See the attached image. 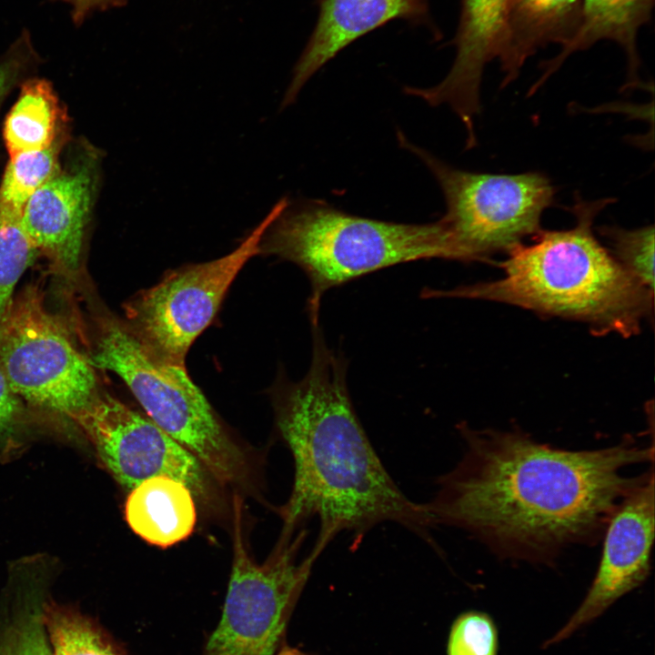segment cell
<instances>
[{"label": "cell", "mask_w": 655, "mask_h": 655, "mask_svg": "<svg viewBox=\"0 0 655 655\" xmlns=\"http://www.w3.org/2000/svg\"><path fill=\"white\" fill-rule=\"evenodd\" d=\"M464 451L422 503L436 528L465 531L503 559L551 564L570 546L593 545L654 461V444L624 437L586 450L556 448L520 429H475L459 423Z\"/></svg>", "instance_id": "1"}, {"label": "cell", "mask_w": 655, "mask_h": 655, "mask_svg": "<svg viewBox=\"0 0 655 655\" xmlns=\"http://www.w3.org/2000/svg\"><path fill=\"white\" fill-rule=\"evenodd\" d=\"M312 326V358L307 375L283 388L277 424L294 460V482L278 509L283 533L310 519L318 532L310 553L317 559L341 532L358 546L383 522L398 524L434 547V529L423 504L409 499L384 467L352 404L347 362Z\"/></svg>", "instance_id": "2"}, {"label": "cell", "mask_w": 655, "mask_h": 655, "mask_svg": "<svg viewBox=\"0 0 655 655\" xmlns=\"http://www.w3.org/2000/svg\"><path fill=\"white\" fill-rule=\"evenodd\" d=\"M611 198L586 201L570 208L575 225L541 230L530 245L520 244L499 263L503 277L426 297L492 300L536 313L587 324L596 335L628 338L653 317L654 292L633 278L595 237L593 222Z\"/></svg>", "instance_id": "3"}, {"label": "cell", "mask_w": 655, "mask_h": 655, "mask_svg": "<svg viewBox=\"0 0 655 655\" xmlns=\"http://www.w3.org/2000/svg\"><path fill=\"white\" fill-rule=\"evenodd\" d=\"M259 254L297 265L311 285L307 309L319 323L326 291L390 266L428 258L455 259L440 221L404 224L348 214L321 200L289 199L274 205Z\"/></svg>", "instance_id": "4"}, {"label": "cell", "mask_w": 655, "mask_h": 655, "mask_svg": "<svg viewBox=\"0 0 655 655\" xmlns=\"http://www.w3.org/2000/svg\"><path fill=\"white\" fill-rule=\"evenodd\" d=\"M94 368L116 373L156 425L189 451L223 483L246 473L242 452L216 417L185 365L155 352L122 319L105 312L95 318Z\"/></svg>", "instance_id": "5"}, {"label": "cell", "mask_w": 655, "mask_h": 655, "mask_svg": "<svg viewBox=\"0 0 655 655\" xmlns=\"http://www.w3.org/2000/svg\"><path fill=\"white\" fill-rule=\"evenodd\" d=\"M398 139L424 162L440 186L447 207L440 221L457 260L487 261L489 256L508 253L542 230V214L555 196L545 175L469 172L411 144L401 132Z\"/></svg>", "instance_id": "6"}, {"label": "cell", "mask_w": 655, "mask_h": 655, "mask_svg": "<svg viewBox=\"0 0 655 655\" xmlns=\"http://www.w3.org/2000/svg\"><path fill=\"white\" fill-rule=\"evenodd\" d=\"M232 569L220 620L202 655H275L287 622L317 560L299 549L307 530L281 533L263 563L248 552L242 530L241 503H234Z\"/></svg>", "instance_id": "7"}, {"label": "cell", "mask_w": 655, "mask_h": 655, "mask_svg": "<svg viewBox=\"0 0 655 655\" xmlns=\"http://www.w3.org/2000/svg\"><path fill=\"white\" fill-rule=\"evenodd\" d=\"M45 302L30 284L0 313V367L20 398L72 419L100 391L96 368Z\"/></svg>", "instance_id": "8"}, {"label": "cell", "mask_w": 655, "mask_h": 655, "mask_svg": "<svg viewBox=\"0 0 655 655\" xmlns=\"http://www.w3.org/2000/svg\"><path fill=\"white\" fill-rule=\"evenodd\" d=\"M273 213L272 207L231 253L174 271L140 292L125 306V321L163 358L185 365L189 348L213 320L238 272L259 254Z\"/></svg>", "instance_id": "9"}, {"label": "cell", "mask_w": 655, "mask_h": 655, "mask_svg": "<svg viewBox=\"0 0 655 655\" xmlns=\"http://www.w3.org/2000/svg\"><path fill=\"white\" fill-rule=\"evenodd\" d=\"M88 436L115 479L133 489L142 481L167 476L204 496L207 479L200 462L150 418L101 390L73 418Z\"/></svg>", "instance_id": "10"}, {"label": "cell", "mask_w": 655, "mask_h": 655, "mask_svg": "<svg viewBox=\"0 0 655 655\" xmlns=\"http://www.w3.org/2000/svg\"><path fill=\"white\" fill-rule=\"evenodd\" d=\"M654 525L651 465L611 516L602 536L598 570L583 601L565 626L545 642L546 647L569 638L646 580L650 570Z\"/></svg>", "instance_id": "11"}, {"label": "cell", "mask_w": 655, "mask_h": 655, "mask_svg": "<svg viewBox=\"0 0 655 655\" xmlns=\"http://www.w3.org/2000/svg\"><path fill=\"white\" fill-rule=\"evenodd\" d=\"M100 153L88 151L59 171L25 205L21 223L38 252L70 280L79 277L86 229L100 181Z\"/></svg>", "instance_id": "12"}, {"label": "cell", "mask_w": 655, "mask_h": 655, "mask_svg": "<svg viewBox=\"0 0 655 655\" xmlns=\"http://www.w3.org/2000/svg\"><path fill=\"white\" fill-rule=\"evenodd\" d=\"M509 4L510 0H461L453 41L456 55L448 75L435 86L404 89L432 106H448L465 126L468 146L476 144L474 122L481 109L482 76L485 66L498 57Z\"/></svg>", "instance_id": "13"}, {"label": "cell", "mask_w": 655, "mask_h": 655, "mask_svg": "<svg viewBox=\"0 0 655 655\" xmlns=\"http://www.w3.org/2000/svg\"><path fill=\"white\" fill-rule=\"evenodd\" d=\"M310 38L295 66L281 108L293 104L305 84L341 50L394 19L428 21V0H318Z\"/></svg>", "instance_id": "14"}, {"label": "cell", "mask_w": 655, "mask_h": 655, "mask_svg": "<svg viewBox=\"0 0 655 655\" xmlns=\"http://www.w3.org/2000/svg\"><path fill=\"white\" fill-rule=\"evenodd\" d=\"M582 0H510L497 59L501 86L517 79L526 61L549 44L567 45L581 21Z\"/></svg>", "instance_id": "15"}, {"label": "cell", "mask_w": 655, "mask_h": 655, "mask_svg": "<svg viewBox=\"0 0 655 655\" xmlns=\"http://www.w3.org/2000/svg\"><path fill=\"white\" fill-rule=\"evenodd\" d=\"M653 5L654 0H582L581 21L576 35L554 58L541 65L543 73L529 93H534L570 55L601 40L615 42L625 53L628 73L623 88L640 85L637 36L640 27L649 23Z\"/></svg>", "instance_id": "16"}, {"label": "cell", "mask_w": 655, "mask_h": 655, "mask_svg": "<svg viewBox=\"0 0 655 655\" xmlns=\"http://www.w3.org/2000/svg\"><path fill=\"white\" fill-rule=\"evenodd\" d=\"M192 491L167 476L147 479L131 489L126 519L131 529L151 545L167 548L193 532L196 512Z\"/></svg>", "instance_id": "17"}, {"label": "cell", "mask_w": 655, "mask_h": 655, "mask_svg": "<svg viewBox=\"0 0 655 655\" xmlns=\"http://www.w3.org/2000/svg\"><path fill=\"white\" fill-rule=\"evenodd\" d=\"M65 119L50 82L40 78L25 81L4 125L10 157L50 146L63 135Z\"/></svg>", "instance_id": "18"}, {"label": "cell", "mask_w": 655, "mask_h": 655, "mask_svg": "<svg viewBox=\"0 0 655 655\" xmlns=\"http://www.w3.org/2000/svg\"><path fill=\"white\" fill-rule=\"evenodd\" d=\"M64 134L50 146L10 157L0 185V210L22 214L32 195L61 168Z\"/></svg>", "instance_id": "19"}, {"label": "cell", "mask_w": 655, "mask_h": 655, "mask_svg": "<svg viewBox=\"0 0 655 655\" xmlns=\"http://www.w3.org/2000/svg\"><path fill=\"white\" fill-rule=\"evenodd\" d=\"M42 615L52 655H122L102 630L80 613L48 606Z\"/></svg>", "instance_id": "20"}, {"label": "cell", "mask_w": 655, "mask_h": 655, "mask_svg": "<svg viewBox=\"0 0 655 655\" xmlns=\"http://www.w3.org/2000/svg\"><path fill=\"white\" fill-rule=\"evenodd\" d=\"M599 231L617 262L640 284L654 292V227L625 229L602 226Z\"/></svg>", "instance_id": "21"}, {"label": "cell", "mask_w": 655, "mask_h": 655, "mask_svg": "<svg viewBox=\"0 0 655 655\" xmlns=\"http://www.w3.org/2000/svg\"><path fill=\"white\" fill-rule=\"evenodd\" d=\"M21 223V216L0 210V313L37 253Z\"/></svg>", "instance_id": "22"}, {"label": "cell", "mask_w": 655, "mask_h": 655, "mask_svg": "<svg viewBox=\"0 0 655 655\" xmlns=\"http://www.w3.org/2000/svg\"><path fill=\"white\" fill-rule=\"evenodd\" d=\"M498 632L491 618L479 611H468L453 622L448 655H496Z\"/></svg>", "instance_id": "23"}, {"label": "cell", "mask_w": 655, "mask_h": 655, "mask_svg": "<svg viewBox=\"0 0 655 655\" xmlns=\"http://www.w3.org/2000/svg\"><path fill=\"white\" fill-rule=\"evenodd\" d=\"M0 655H52L41 611L12 619L0 633Z\"/></svg>", "instance_id": "24"}, {"label": "cell", "mask_w": 655, "mask_h": 655, "mask_svg": "<svg viewBox=\"0 0 655 655\" xmlns=\"http://www.w3.org/2000/svg\"><path fill=\"white\" fill-rule=\"evenodd\" d=\"M21 398L15 393L0 367V438L11 434L21 417Z\"/></svg>", "instance_id": "25"}, {"label": "cell", "mask_w": 655, "mask_h": 655, "mask_svg": "<svg viewBox=\"0 0 655 655\" xmlns=\"http://www.w3.org/2000/svg\"><path fill=\"white\" fill-rule=\"evenodd\" d=\"M24 55L13 51L0 64V104L16 82L24 67Z\"/></svg>", "instance_id": "26"}, {"label": "cell", "mask_w": 655, "mask_h": 655, "mask_svg": "<svg viewBox=\"0 0 655 655\" xmlns=\"http://www.w3.org/2000/svg\"><path fill=\"white\" fill-rule=\"evenodd\" d=\"M72 6V17L76 24H81L91 12L118 7L126 0H63Z\"/></svg>", "instance_id": "27"}, {"label": "cell", "mask_w": 655, "mask_h": 655, "mask_svg": "<svg viewBox=\"0 0 655 655\" xmlns=\"http://www.w3.org/2000/svg\"><path fill=\"white\" fill-rule=\"evenodd\" d=\"M275 655H309L298 649L283 643Z\"/></svg>", "instance_id": "28"}]
</instances>
